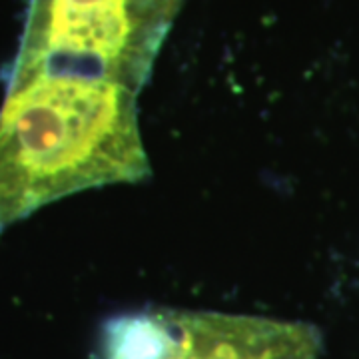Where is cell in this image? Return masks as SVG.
I'll return each instance as SVG.
<instances>
[{
	"label": "cell",
	"instance_id": "6da1fadb",
	"mask_svg": "<svg viewBox=\"0 0 359 359\" xmlns=\"http://www.w3.org/2000/svg\"><path fill=\"white\" fill-rule=\"evenodd\" d=\"M136 100L108 82H8L0 108V236L66 196L148 178Z\"/></svg>",
	"mask_w": 359,
	"mask_h": 359
},
{
	"label": "cell",
	"instance_id": "3957f363",
	"mask_svg": "<svg viewBox=\"0 0 359 359\" xmlns=\"http://www.w3.org/2000/svg\"><path fill=\"white\" fill-rule=\"evenodd\" d=\"M306 321L202 309L152 308L104 323L98 359H318Z\"/></svg>",
	"mask_w": 359,
	"mask_h": 359
},
{
	"label": "cell",
	"instance_id": "7a4b0ae2",
	"mask_svg": "<svg viewBox=\"0 0 359 359\" xmlns=\"http://www.w3.org/2000/svg\"><path fill=\"white\" fill-rule=\"evenodd\" d=\"M182 0H30L8 82H108L140 94Z\"/></svg>",
	"mask_w": 359,
	"mask_h": 359
}]
</instances>
